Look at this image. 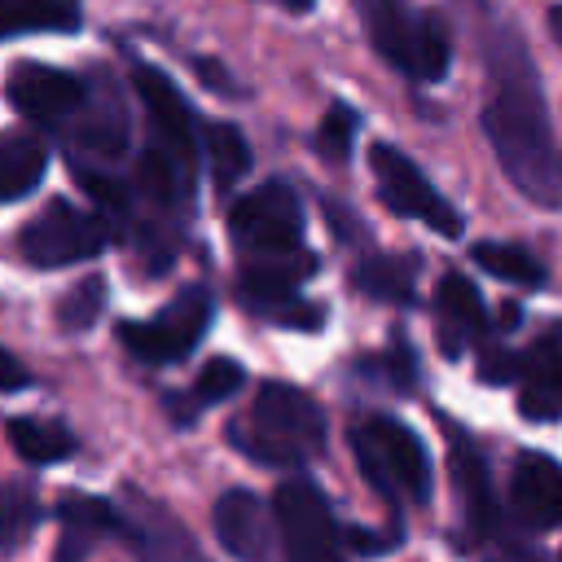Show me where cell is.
I'll list each match as a JSON object with an SVG mask.
<instances>
[{
	"mask_svg": "<svg viewBox=\"0 0 562 562\" xmlns=\"http://www.w3.org/2000/svg\"><path fill=\"white\" fill-rule=\"evenodd\" d=\"M483 66H487V105L483 132L505 171V180L536 206L562 211V149L553 136L544 83L522 31L505 13H483Z\"/></svg>",
	"mask_w": 562,
	"mask_h": 562,
	"instance_id": "1",
	"label": "cell"
},
{
	"mask_svg": "<svg viewBox=\"0 0 562 562\" xmlns=\"http://www.w3.org/2000/svg\"><path fill=\"white\" fill-rule=\"evenodd\" d=\"M228 443L259 465H303L325 448V413L307 391L263 382L250 404V422L228 426Z\"/></svg>",
	"mask_w": 562,
	"mask_h": 562,
	"instance_id": "2",
	"label": "cell"
},
{
	"mask_svg": "<svg viewBox=\"0 0 562 562\" xmlns=\"http://www.w3.org/2000/svg\"><path fill=\"white\" fill-rule=\"evenodd\" d=\"M347 443L356 452L360 474L369 479V487L391 501L395 509L404 505H426L430 501V457L426 443L386 413H369L347 430Z\"/></svg>",
	"mask_w": 562,
	"mask_h": 562,
	"instance_id": "3",
	"label": "cell"
},
{
	"mask_svg": "<svg viewBox=\"0 0 562 562\" xmlns=\"http://www.w3.org/2000/svg\"><path fill=\"white\" fill-rule=\"evenodd\" d=\"M360 26L373 44L378 57H386L400 75L435 83L443 79L448 61H452V40H448V22L430 9L413 13L408 0H356Z\"/></svg>",
	"mask_w": 562,
	"mask_h": 562,
	"instance_id": "4",
	"label": "cell"
},
{
	"mask_svg": "<svg viewBox=\"0 0 562 562\" xmlns=\"http://www.w3.org/2000/svg\"><path fill=\"white\" fill-rule=\"evenodd\" d=\"M215 299L206 285H184L154 321H123L114 334L140 364H176L184 360L211 329Z\"/></svg>",
	"mask_w": 562,
	"mask_h": 562,
	"instance_id": "5",
	"label": "cell"
},
{
	"mask_svg": "<svg viewBox=\"0 0 562 562\" xmlns=\"http://www.w3.org/2000/svg\"><path fill=\"white\" fill-rule=\"evenodd\" d=\"M369 167H373L378 198H382L386 211H395L404 220H422L439 237H461V228H465L461 211L426 180V171L404 149H395L391 140H373L369 145Z\"/></svg>",
	"mask_w": 562,
	"mask_h": 562,
	"instance_id": "6",
	"label": "cell"
},
{
	"mask_svg": "<svg viewBox=\"0 0 562 562\" xmlns=\"http://www.w3.org/2000/svg\"><path fill=\"white\" fill-rule=\"evenodd\" d=\"M228 237L246 259L303 250V206L290 184L263 180L228 211Z\"/></svg>",
	"mask_w": 562,
	"mask_h": 562,
	"instance_id": "7",
	"label": "cell"
},
{
	"mask_svg": "<svg viewBox=\"0 0 562 562\" xmlns=\"http://www.w3.org/2000/svg\"><path fill=\"white\" fill-rule=\"evenodd\" d=\"M110 241V228L101 215L75 206L70 198H53L35 220L22 224L18 250L31 268H70L92 255H101Z\"/></svg>",
	"mask_w": 562,
	"mask_h": 562,
	"instance_id": "8",
	"label": "cell"
},
{
	"mask_svg": "<svg viewBox=\"0 0 562 562\" xmlns=\"http://www.w3.org/2000/svg\"><path fill=\"white\" fill-rule=\"evenodd\" d=\"M272 518L281 527V549L294 562H329L347 549V540L338 536L334 509L325 501V492L307 479H285L272 496Z\"/></svg>",
	"mask_w": 562,
	"mask_h": 562,
	"instance_id": "9",
	"label": "cell"
},
{
	"mask_svg": "<svg viewBox=\"0 0 562 562\" xmlns=\"http://www.w3.org/2000/svg\"><path fill=\"white\" fill-rule=\"evenodd\" d=\"M132 83H136V92H140V105H145V114H149V149H158L189 184H193V176H198V136H202V127L193 123V114H189V105H184V97H180V88L162 75V70H154V66H132Z\"/></svg>",
	"mask_w": 562,
	"mask_h": 562,
	"instance_id": "10",
	"label": "cell"
},
{
	"mask_svg": "<svg viewBox=\"0 0 562 562\" xmlns=\"http://www.w3.org/2000/svg\"><path fill=\"white\" fill-rule=\"evenodd\" d=\"M4 92H9V105L26 123L70 132V123L83 114V105L92 97V75H75V70L22 61V66L9 70V88Z\"/></svg>",
	"mask_w": 562,
	"mask_h": 562,
	"instance_id": "11",
	"label": "cell"
},
{
	"mask_svg": "<svg viewBox=\"0 0 562 562\" xmlns=\"http://www.w3.org/2000/svg\"><path fill=\"white\" fill-rule=\"evenodd\" d=\"M443 439H448V470H452V487L461 496V549H479L483 540L496 536V496H492V474L487 461L479 452V443L452 426L448 417H439Z\"/></svg>",
	"mask_w": 562,
	"mask_h": 562,
	"instance_id": "12",
	"label": "cell"
},
{
	"mask_svg": "<svg viewBox=\"0 0 562 562\" xmlns=\"http://www.w3.org/2000/svg\"><path fill=\"white\" fill-rule=\"evenodd\" d=\"M509 514L518 531H549L562 522V465L549 452H522L509 474Z\"/></svg>",
	"mask_w": 562,
	"mask_h": 562,
	"instance_id": "13",
	"label": "cell"
},
{
	"mask_svg": "<svg viewBox=\"0 0 562 562\" xmlns=\"http://www.w3.org/2000/svg\"><path fill=\"white\" fill-rule=\"evenodd\" d=\"M321 268V259L312 250H290V255H263L250 259L237 277V299L246 307H255L263 321H272L281 307H290L299 299V285Z\"/></svg>",
	"mask_w": 562,
	"mask_h": 562,
	"instance_id": "14",
	"label": "cell"
},
{
	"mask_svg": "<svg viewBox=\"0 0 562 562\" xmlns=\"http://www.w3.org/2000/svg\"><path fill=\"white\" fill-rule=\"evenodd\" d=\"M518 413L527 422L562 417V325H549L522 356L518 373Z\"/></svg>",
	"mask_w": 562,
	"mask_h": 562,
	"instance_id": "15",
	"label": "cell"
},
{
	"mask_svg": "<svg viewBox=\"0 0 562 562\" xmlns=\"http://www.w3.org/2000/svg\"><path fill=\"white\" fill-rule=\"evenodd\" d=\"M487 334V307L483 294L474 290V281H465L461 272H448L435 285V342L448 360H457L465 347H474Z\"/></svg>",
	"mask_w": 562,
	"mask_h": 562,
	"instance_id": "16",
	"label": "cell"
},
{
	"mask_svg": "<svg viewBox=\"0 0 562 562\" xmlns=\"http://www.w3.org/2000/svg\"><path fill=\"white\" fill-rule=\"evenodd\" d=\"M127 105L119 97V88L105 75H92V97L83 105V114L70 123V136L79 149L97 154V158H119L127 149Z\"/></svg>",
	"mask_w": 562,
	"mask_h": 562,
	"instance_id": "17",
	"label": "cell"
},
{
	"mask_svg": "<svg viewBox=\"0 0 562 562\" xmlns=\"http://www.w3.org/2000/svg\"><path fill=\"white\" fill-rule=\"evenodd\" d=\"M215 536L233 558H268L272 553V527H268V509L255 492L246 487H228L215 501Z\"/></svg>",
	"mask_w": 562,
	"mask_h": 562,
	"instance_id": "18",
	"label": "cell"
},
{
	"mask_svg": "<svg viewBox=\"0 0 562 562\" xmlns=\"http://www.w3.org/2000/svg\"><path fill=\"white\" fill-rule=\"evenodd\" d=\"M44 167H48V145L40 140V132L9 127L0 136V198L4 202H22L26 193H35V184L44 180Z\"/></svg>",
	"mask_w": 562,
	"mask_h": 562,
	"instance_id": "19",
	"label": "cell"
},
{
	"mask_svg": "<svg viewBox=\"0 0 562 562\" xmlns=\"http://www.w3.org/2000/svg\"><path fill=\"white\" fill-rule=\"evenodd\" d=\"M417 268L422 259L417 255H364L356 268H351V290H360L364 299L373 303H413V281H417Z\"/></svg>",
	"mask_w": 562,
	"mask_h": 562,
	"instance_id": "20",
	"label": "cell"
},
{
	"mask_svg": "<svg viewBox=\"0 0 562 562\" xmlns=\"http://www.w3.org/2000/svg\"><path fill=\"white\" fill-rule=\"evenodd\" d=\"M57 518L66 522V531H83V536H110V540H123V544H132V549H149L145 527H136L127 514H119V509H114L110 501H101V496L70 492V496H61Z\"/></svg>",
	"mask_w": 562,
	"mask_h": 562,
	"instance_id": "21",
	"label": "cell"
},
{
	"mask_svg": "<svg viewBox=\"0 0 562 562\" xmlns=\"http://www.w3.org/2000/svg\"><path fill=\"white\" fill-rule=\"evenodd\" d=\"M241 386H246V369H241L237 360H228V356H211V364H202V373L193 378L189 395L167 400V404H171V417H176L180 426H193V417H198L202 408H211V404L237 395Z\"/></svg>",
	"mask_w": 562,
	"mask_h": 562,
	"instance_id": "22",
	"label": "cell"
},
{
	"mask_svg": "<svg viewBox=\"0 0 562 562\" xmlns=\"http://www.w3.org/2000/svg\"><path fill=\"white\" fill-rule=\"evenodd\" d=\"M4 435H9L13 452L31 465H57L75 452V435L61 422H48V417H9Z\"/></svg>",
	"mask_w": 562,
	"mask_h": 562,
	"instance_id": "23",
	"label": "cell"
},
{
	"mask_svg": "<svg viewBox=\"0 0 562 562\" xmlns=\"http://www.w3.org/2000/svg\"><path fill=\"white\" fill-rule=\"evenodd\" d=\"M202 154H206V167L215 176V189H233L250 167V145H246L241 127H233L224 119L202 123Z\"/></svg>",
	"mask_w": 562,
	"mask_h": 562,
	"instance_id": "24",
	"label": "cell"
},
{
	"mask_svg": "<svg viewBox=\"0 0 562 562\" xmlns=\"http://www.w3.org/2000/svg\"><path fill=\"white\" fill-rule=\"evenodd\" d=\"M470 255H474L479 268H487L501 281H514V285H527V290H540L549 281L544 263L518 241H479V246H470Z\"/></svg>",
	"mask_w": 562,
	"mask_h": 562,
	"instance_id": "25",
	"label": "cell"
},
{
	"mask_svg": "<svg viewBox=\"0 0 562 562\" xmlns=\"http://www.w3.org/2000/svg\"><path fill=\"white\" fill-rule=\"evenodd\" d=\"M75 26H79V4L75 0H4V13H0L4 35L75 31Z\"/></svg>",
	"mask_w": 562,
	"mask_h": 562,
	"instance_id": "26",
	"label": "cell"
},
{
	"mask_svg": "<svg viewBox=\"0 0 562 562\" xmlns=\"http://www.w3.org/2000/svg\"><path fill=\"white\" fill-rule=\"evenodd\" d=\"M356 123H360V114H356L347 101H334V105L325 110V119H321L316 136H312V149H316L325 162L342 167V162L351 158V136H356Z\"/></svg>",
	"mask_w": 562,
	"mask_h": 562,
	"instance_id": "27",
	"label": "cell"
},
{
	"mask_svg": "<svg viewBox=\"0 0 562 562\" xmlns=\"http://www.w3.org/2000/svg\"><path fill=\"white\" fill-rule=\"evenodd\" d=\"M101 307H105V281H101V277H83L79 285H70V294H61V303H57V325H61L66 334H83V329L97 325Z\"/></svg>",
	"mask_w": 562,
	"mask_h": 562,
	"instance_id": "28",
	"label": "cell"
},
{
	"mask_svg": "<svg viewBox=\"0 0 562 562\" xmlns=\"http://www.w3.org/2000/svg\"><path fill=\"white\" fill-rule=\"evenodd\" d=\"M35 518H40L35 496L22 483H4V514H0V522H4V549H18L22 536L35 527Z\"/></svg>",
	"mask_w": 562,
	"mask_h": 562,
	"instance_id": "29",
	"label": "cell"
},
{
	"mask_svg": "<svg viewBox=\"0 0 562 562\" xmlns=\"http://www.w3.org/2000/svg\"><path fill=\"white\" fill-rule=\"evenodd\" d=\"M378 369H382L386 382H395V391H413V382H417V364H413V351H408L404 334L391 338V351L378 356Z\"/></svg>",
	"mask_w": 562,
	"mask_h": 562,
	"instance_id": "30",
	"label": "cell"
},
{
	"mask_svg": "<svg viewBox=\"0 0 562 562\" xmlns=\"http://www.w3.org/2000/svg\"><path fill=\"white\" fill-rule=\"evenodd\" d=\"M522 373V356L518 351H509V347H483V356H479V382H492V386H501V382H514Z\"/></svg>",
	"mask_w": 562,
	"mask_h": 562,
	"instance_id": "31",
	"label": "cell"
},
{
	"mask_svg": "<svg viewBox=\"0 0 562 562\" xmlns=\"http://www.w3.org/2000/svg\"><path fill=\"white\" fill-rule=\"evenodd\" d=\"M0 364H4V391H22L26 386V373H22V364H18V356L13 351H0Z\"/></svg>",
	"mask_w": 562,
	"mask_h": 562,
	"instance_id": "32",
	"label": "cell"
},
{
	"mask_svg": "<svg viewBox=\"0 0 562 562\" xmlns=\"http://www.w3.org/2000/svg\"><path fill=\"white\" fill-rule=\"evenodd\" d=\"M193 66H198V75H202V83H215V88H220V92H233V83H228V79H224V75H220V70H224V66H220V61H206V57H198V61H193Z\"/></svg>",
	"mask_w": 562,
	"mask_h": 562,
	"instance_id": "33",
	"label": "cell"
},
{
	"mask_svg": "<svg viewBox=\"0 0 562 562\" xmlns=\"http://www.w3.org/2000/svg\"><path fill=\"white\" fill-rule=\"evenodd\" d=\"M549 31H553V40L562 44V4H553V9H549Z\"/></svg>",
	"mask_w": 562,
	"mask_h": 562,
	"instance_id": "34",
	"label": "cell"
},
{
	"mask_svg": "<svg viewBox=\"0 0 562 562\" xmlns=\"http://www.w3.org/2000/svg\"><path fill=\"white\" fill-rule=\"evenodd\" d=\"M514 325H518V307L505 303V307H501V329H514Z\"/></svg>",
	"mask_w": 562,
	"mask_h": 562,
	"instance_id": "35",
	"label": "cell"
},
{
	"mask_svg": "<svg viewBox=\"0 0 562 562\" xmlns=\"http://www.w3.org/2000/svg\"><path fill=\"white\" fill-rule=\"evenodd\" d=\"M272 4H281V9H290V13H307L316 0H272Z\"/></svg>",
	"mask_w": 562,
	"mask_h": 562,
	"instance_id": "36",
	"label": "cell"
}]
</instances>
